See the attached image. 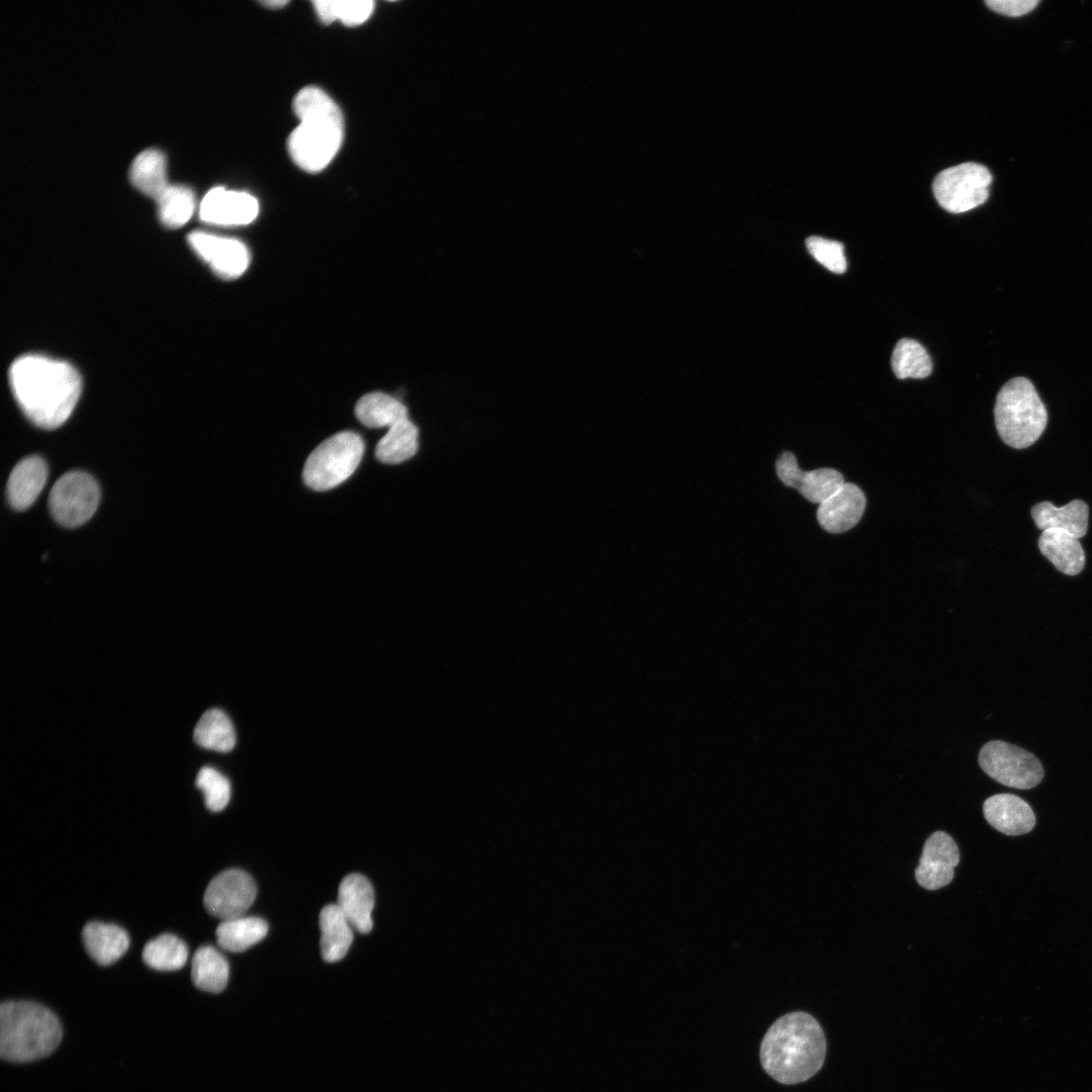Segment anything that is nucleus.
I'll return each mask as SVG.
<instances>
[{"label":"nucleus","mask_w":1092,"mask_h":1092,"mask_svg":"<svg viewBox=\"0 0 1092 1092\" xmlns=\"http://www.w3.org/2000/svg\"><path fill=\"white\" fill-rule=\"evenodd\" d=\"M268 932L267 922L260 917H237L223 920L217 926V944L231 952H242L261 941Z\"/></svg>","instance_id":"5701e85b"},{"label":"nucleus","mask_w":1092,"mask_h":1092,"mask_svg":"<svg viewBox=\"0 0 1092 1092\" xmlns=\"http://www.w3.org/2000/svg\"><path fill=\"white\" fill-rule=\"evenodd\" d=\"M891 365L899 379L924 378L932 371V361L926 349L916 340L903 338L892 353Z\"/></svg>","instance_id":"c756f323"},{"label":"nucleus","mask_w":1092,"mask_h":1092,"mask_svg":"<svg viewBox=\"0 0 1092 1092\" xmlns=\"http://www.w3.org/2000/svg\"><path fill=\"white\" fill-rule=\"evenodd\" d=\"M337 905L358 932L371 931L374 891L366 877L360 874L346 876L339 886Z\"/></svg>","instance_id":"f3484780"},{"label":"nucleus","mask_w":1092,"mask_h":1092,"mask_svg":"<svg viewBox=\"0 0 1092 1092\" xmlns=\"http://www.w3.org/2000/svg\"><path fill=\"white\" fill-rule=\"evenodd\" d=\"M351 927L337 904H329L321 910V953L324 961L335 963L346 956L353 941Z\"/></svg>","instance_id":"4be33fe9"},{"label":"nucleus","mask_w":1092,"mask_h":1092,"mask_svg":"<svg viewBox=\"0 0 1092 1092\" xmlns=\"http://www.w3.org/2000/svg\"><path fill=\"white\" fill-rule=\"evenodd\" d=\"M313 6L320 19L325 23L336 20L346 25H359L365 22L374 9L371 0H317Z\"/></svg>","instance_id":"2f4dec72"},{"label":"nucleus","mask_w":1092,"mask_h":1092,"mask_svg":"<svg viewBox=\"0 0 1092 1092\" xmlns=\"http://www.w3.org/2000/svg\"><path fill=\"white\" fill-rule=\"evenodd\" d=\"M825 1056L823 1029L811 1014L803 1011L778 1018L764 1034L759 1051L763 1070L786 1085L812 1078L822 1068Z\"/></svg>","instance_id":"f03ea898"},{"label":"nucleus","mask_w":1092,"mask_h":1092,"mask_svg":"<svg viewBox=\"0 0 1092 1092\" xmlns=\"http://www.w3.org/2000/svg\"><path fill=\"white\" fill-rule=\"evenodd\" d=\"M99 500L97 481L88 473L77 470L67 472L57 480L50 492L49 508L59 524L74 528L94 515Z\"/></svg>","instance_id":"1a4fd4ad"},{"label":"nucleus","mask_w":1092,"mask_h":1092,"mask_svg":"<svg viewBox=\"0 0 1092 1092\" xmlns=\"http://www.w3.org/2000/svg\"><path fill=\"white\" fill-rule=\"evenodd\" d=\"M193 739L203 748L228 752L236 744V733L232 721L224 712L210 709L205 711L198 720Z\"/></svg>","instance_id":"cd10ccee"},{"label":"nucleus","mask_w":1092,"mask_h":1092,"mask_svg":"<svg viewBox=\"0 0 1092 1092\" xmlns=\"http://www.w3.org/2000/svg\"><path fill=\"white\" fill-rule=\"evenodd\" d=\"M258 200L243 191L215 187L209 190L199 205L202 221L217 225H242L258 215Z\"/></svg>","instance_id":"4468645a"},{"label":"nucleus","mask_w":1092,"mask_h":1092,"mask_svg":"<svg viewBox=\"0 0 1092 1092\" xmlns=\"http://www.w3.org/2000/svg\"><path fill=\"white\" fill-rule=\"evenodd\" d=\"M204 795L205 806L212 812H218L225 808L231 798V785L229 780L216 769L202 767L195 782Z\"/></svg>","instance_id":"473e14b6"},{"label":"nucleus","mask_w":1092,"mask_h":1092,"mask_svg":"<svg viewBox=\"0 0 1092 1092\" xmlns=\"http://www.w3.org/2000/svg\"><path fill=\"white\" fill-rule=\"evenodd\" d=\"M995 425L1001 440L1014 449L1035 443L1048 423V413L1033 384L1015 377L999 390L994 406Z\"/></svg>","instance_id":"39448f33"},{"label":"nucleus","mask_w":1092,"mask_h":1092,"mask_svg":"<svg viewBox=\"0 0 1092 1092\" xmlns=\"http://www.w3.org/2000/svg\"><path fill=\"white\" fill-rule=\"evenodd\" d=\"M48 479V465L38 456L20 460L12 469L7 482V498L17 511L28 509L43 489Z\"/></svg>","instance_id":"a211bd4d"},{"label":"nucleus","mask_w":1092,"mask_h":1092,"mask_svg":"<svg viewBox=\"0 0 1092 1092\" xmlns=\"http://www.w3.org/2000/svg\"><path fill=\"white\" fill-rule=\"evenodd\" d=\"M287 3H288L287 1H282V0H269V1L262 2V4H264L265 6H269L270 8H280V7L284 6V5H286Z\"/></svg>","instance_id":"c9c22d12"},{"label":"nucleus","mask_w":1092,"mask_h":1092,"mask_svg":"<svg viewBox=\"0 0 1092 1092\" xmlns=\"http://www.w3.org/2000/svg\"><path fill=\"white\" fill-rule=\"evenodd\" d=\"M990 171L983 165L968 162L941 171L932 184L938 204L952 213H961L983 204L989 197Z\"/></svg>","instance_id":"0eeeda50"},{"label":"nucleus","mask_w":1092,"mask_h":1092,"mask_svg":"<svg viewBox=\"0 0 1092 1092\" xmlns=\"http://www.w3.org/2000/svg\"><path fill=\"white\" fill-rule=\"evenodd\" d=\"M978 758L989 777L1007 787L1027 790L1043 778L1042 765L1032 753L1004 741L987 742Z\"/></svg>","instance_id":"6e6552de"},{"label":"nucleus","mask_w":1092,"mask_h":1092,"mask_svg":"<svg viewBox=\"0 0 1092 1092\" xmlns=\"http://www.w3.org/2000/svg\"><path fill=\"white\" fill-rule=\"evenodd\" d=\"M1038 548L1054 566L1068 575L1080 573L1085 565V552L1079 539L1061 530L1042 531Z\"/></svg>","instance_id":"412c9836"},{"label":"nucleus","mask_w":1092,"mask_h":1092,"mask_svg":"<svg viewBox=\"0 0 1092 1092\" xmlns=\"http://www.w3.org/2000/svg\"><path fill=\"white\" fill-rule=\"evenodd\" d=\"M187 240L192 250L222 278L234 279L249 266V250L236 239L195 231Z\"/></svg>","instance_id":"9b49d317"},{"label":"nucleus","mask_w":1092,"mask_h":1092,"mask_svg":"<svg viewBox=\"0 0 1092 1092\" xmlns=\"http://www.w3.org/2000/svg\"><path fill=\"white\" fill-rule=\"evenodd\" d=\"M142 956L145 964L154 970L177 971L186 964L188 948L178 936L164 933L150 940Z\"/></svg>","instance_id":"c85d7f7f"},{"label":"nucleus","mask_w":1092,"mask_h":1092,"mask_svg":"<svg viewBox=\"0 0 1092 1092\" xmlns=\"http://www.w3.org/2000/svg\"><path fill=\"white\" fill-rule=\"evenodd\" d=\"M256 895L255 881L248 873L229 869L209 882L203 903L209 914L223 921L244 916L254 903Z\"/></svg>","instance_id":"9d476101"},{"label":"nucleus","mask_w":1092,"mask_h":1092,"mask_svg":"<svg viewBox=\"0 0 1092 1092\" xmlns=\"http://www.w3.org/2000/svg\"><path fill=\"white\" fill-rule=\"evenodd\" d=\"M82 940L88 954L103 966L118 961L129 946V936L123 928L100 921H91L84 926Z\"/></svg>","instance_id":"aec40b11"},{"label":"nucleus","mask_w":1092,"mask_h":1092,"mask_svg":"<svg viewBox=\"0 0 1092 1092\" xmlns=\"http://www.w3.org/2000/svg\"><path fill=\"white\" fill-rule=\"evenodd\" d=\"M355 416L368 428H390L408 418L406 406L397 398L383 392L363 395L355 405Z\"/></svg>","instance_id":"b1692460"},{"label":"nucleus","mask_w":1092,"mask_h":1092,"mask_svg":"<svg viewBox=\"0 0 1092 1092\" xmlns=\"http://www.w3.org/2000/svg\"><path fill=\"white\" fill-rule=\"evenodd\" d=\"M986 5L993 11L1007 16L1024 15L1039 3L1038 0H988Z\"/></svg>","instance_id":"f704fd0d"},{"label":"nucleus","mask_w":1092,"mask_h":1092,"mask_svg":"<svg viewBox=\"0 0 1092 1092\" xmlns=\"http://www.w3.org/2000/svg\"><path fill=\"white\" fill-rule=\"evenodd\" d=\"M776 468L779 478L785 485L797 489L813 504L820 505L845 482L843 475L833 468L802 470L795 455L791 452L781 454Z\"/></svg>","instance_id":"ddd939ff"},{"label":"nucleus","mask_w":1092,"mask_h":1092,"mask_svg":"<svg viewBox=\"0 0 1092 1092\" xmlns=\"http://www.w3.org/2000/svg\"><path fill=\"white\" fill-rule=\"evenodd\" d=\"M156 201L161 222L171 229L185 224L195 208L192 190L183 185H168Z\"/></svg>","instance_id":"7c9ffc66"},{"label":"nucleus","mask_w":1092,"mask_h":1092,"mask_svg":"<svg viewBox=\"0 0 1092 1092\" xmlns=\"http://www.w3.org/2000/svg\"><path fill=\"white\" fill-rule=\"evenodd\" d=\"M959 861L960 851L952 837L935 831L924 843L915 879L926 890H938L952 881Z\"/></svg>","instance_id":"f8f14e48"},{"label":"nucleus","mask_w":1092,"mask_h":1092,"mask_svg":"<svg viewBox=\"0 0 1092 1092\" xmlns=\"http://www.w3.org/2000/svg\"><path fill=\"white\" fill-rule=\"evenodd\" d=\"M1035 526L1042 530H1061L1080 539L1088 530L1089 508L1080 499H1074L1057 508L1050 502H1041L1031 509Z\"/></svg>","instance_id":"6ab92c4d"},{"label":"nucleus","mask_w":1092,"mask_h":1092,"mask_svg":"<svg viewBox=\"0 0 1092 1092\" xmlns=\"http://www.w3.org/2000/svg\"><path fill=\"white\" fill-rule=\"evenodd\" d=\"M9 383L26 418L49 430L68 420L81 393V377L72 365L34 354L11 364Z\"/></svg>","instance_id":"f257e3e1"},{"label":"nucleus","mask_w":1092,"mask_h":1092,"mask_svg":"<svg viewBox=\"0 0 1092 1092\" xmlns=\"http://www.w3.org/2000/svg\"><path fill=\"white\" fill-rule=\"evenodd\" d=\"M419 430L407 418L388 429L375 448V457L385 464H398L412 458L419 448Z\"/></svg>","instance_id":"a878e982"},{"label":"nucleus","mask_w":1092,"mask_h":1092,"mask_svg":"<svg viewBox=\"0 0 1092 1092\" xmlns=\"http://www.w3.org/2000/svg\"><path fill=\"white\" fill-rule=\"evenodd\" d=\"M866 505L863 491L854 483L844 482L831 496L818 505L817 521L829 533H843L860 521Z\"/></svg>","instance_id":"2eb2a0df"},{"label":"nucleus","mask_w":1092,"mask_h":1092,"mask_svg":"<svg viewBox=\"0 0 1092 1092\" xmlns=\"http://www.w3.org/2000/svg\"><path fill=\"white\" fill-rule=\"evenodd\" d=\"M300 123L287 140L294 163L306 172L324 170L337 155L344 139V118L339 106L321 88H302L293 99Z\"/></svg>","instance_id":"7ed1b4c3"},{"label":"nucleus","mask_w":1092,"mask_h":1092,"mask_svg":"<svg viewBox=\"0 0 1092 1092\" xmlns=\"http://www.w3.org/2000/svg\"><path fill=\"white\" fill-rule=\"evenodd\" d=\"M983 813L992 827L1006 835L1025 834L1035 825V815L1031 807L1012 794L1003 793L989 797L983 804Z\"/></svg>","instance_id":"dca6fc26"},{"label":"nucleus","mask_w":1092,"mask_h":1092,"mask_svg":"<svg viewBox=\"0 0 1092 1092\" xmlns=\"http://www.w3.org/2000/svg\"><path fill=\"white\" fill-rule=\"evenodd\" d=\"M129 179L135 188L156 200L169 185L163 153L156 149L141 152L130 165Z\"/></svg>","instance_id":"bb28decb"},{"label":"nucleus","mask_w":1092,"mask_h":1092,"mask_svg":"<svg viewBox=\"0 0 1092 1092\" xmlns=\"http://www.w3.org/2000/svg\"><path fill=\"white\" fill-rule=\"evenodd\" d=\"M364 452L361 437L352 431L337 433L322 442L307 457L304 483L313 490H329L356 470Z\"/></svg>","instance_id":"423d86ee"},{"label":"nucleus","mask_w":1092,"mask_h":1092,"mask_svg":"<svg viewBox=\"0 0 1092 1092\" xmlns=\"http://www.w3.org/2000/svg\"><path fill=\"white\" fill-rule=\"evenodd\" d=\"M806 247L815 260L831 272H845L847 263L841 243L813 236L806 240Z\"/></svg>","instance_id":"72a5a7b5"},{"label":"nucleus","mask_w":1092,"mask_h":1092,"mask_svg":"<svg viewBox=\"0 0 1092 1092\" xmlns=\"http://www.w3.org/2000/svg\"><path fill=\"white\" fill-rule=\"evenodd\" d=\"M62 1039L58 1017L47 1007L28 1001L0 1006V1054L14 1063H27L52 1054Z\"/></svg>","instance_id":"20e7f679"},{"label":"nucleus","mask_w":1092,"mask_h":1092,"mask_svg":"<svg viewBox=\"0 0 1092 1092\" xmlns=\"http://www.w3.org/2000/svg\"><path fill=\"white\" fill-rule=\"evenodd\" d=\"M229 963L213 946H200L193 956L191 964L192 982L198 989L220 993L229 979Z\"/></svg>","instance_id":"393cba45"}]
</instances>
